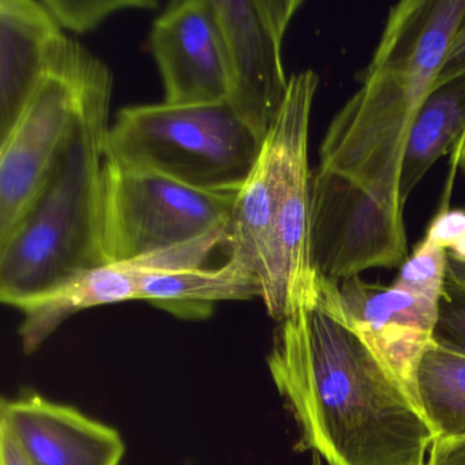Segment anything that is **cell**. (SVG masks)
Here are the masks:
<instances>
[{
	"instance_id": "2e32d148",
	"label": "cell",
	"mask_w": 465,
	"mask_h": 465,
	"mask_svg": "<svg viewBox=\"0 0 465 465\" xmlns=\"http://www.w3.org/2000/svg\"><path fill=\"white\" fill-rule=\"evenodd\" d=\"M280 171L282 141L272 124L252 173L236 194L225 246L231 260L252 269L260 280L271 243Z\"/></svg>"
},
{
	"instance_id": "3957f363",
	"label": "cell",
	"mask_w": 465,
	"mask_h": 465,
	"mask_svg": "<svg viewBox=\"0 0 465 465\" xmlns=\"http://www.w3.org/2000/svg\"><path fill=\"white\" fill-rule=\"evenodd\" d=\"M111 88L89 105L42 192L0 241V299L23 309L84 272L105 265L103 175Z\"/></svg>"
},
{
	"instance_id": "52a82bcc",
	"label": "cell",
	"mask_w": 465,
	"mask_h": 465,
	"mask_svg": "<svg viewBox=\"0 0 465 465\" xmlns=\"http://www.w3.org/2000/svg\"><path fill=\"white\" fill-rule=\"evenodd\" d=\"M320 77L314 70L290 77L287 97L273 122L282 141V171L271 243L261 282L268 314L279 322L302 293L314 287L312 262V175L309 135Z\"/></svg>"
},
{
	"instance_id": "7c38bea8",
	"label": "cell",
	"mask_w": 465,
	"mask_h": 465,
	"mask_svg": "<svg viewBox=\"0 0 465 465\" xmlns=\"http://www.w3.org/2000/svg\"><path fill=\"white\" fill-rule=\"evenodd\" d=\"M0 426L31 465H121L126 450L113 427L37 394L2 400Z\"/></svg>"
},
{
	"instance_id": "9a60e30c",
	"label": "cell",
	"mask_w": 465,
	"mask_h": 465,
	"mask_svg": "<svg viewBox=\"0 0 465 465\" xmlns=\"http://www.w3.org/2000/svg\"><path fill=\"white\" fill-rule=\"evenodd\" d=\"M263 296L260 277L243 263L228 258L220 268L149 271L140 299L183 320H203L219 302L250 301Z\"/></svg>"
},
{
	"instance_id": "7402d4cb",
	"label": "cell",
	"mask_w": 465,
	"mask_h": 465,
	"mask_svg": "<svg viewBox=\"0 0 465 465\" xmlns=\"http://www.w3.org/2000/svg\"><path fill=\"white\" fill-rule=\"evenodd\" d=\"M465 74V18L460 24L449 45L448 53L440 66V74L435 81L434 88L449 83L459 75ZM432 88V89H434Z\"/></svg>"
},
{
	"instance_id": "8fae6325",
	"label": "cell",
	"mask_w": 465,
	"mask_h": 465,
	"mask_svg": "<svg viewBox=\"0 0 465 465\" xmlns=\"http://www.w3.org/2000/svg\"><path fill=\"white\" fill-rule=\"evenodd\" d=\"M151 48L173 105L225 102L227 45L213 0H175L154 21Z\"/></svg>"
},
{
	"instance_id": "5bb4252c",
	"label": "cell",
	"mask_w": 465,
	"mask_h": 465,
	"mask_svg": "<svg viewBox=\"0 0 465 465\" xmlns=\"http://www.w3.org/2000/svg\"><path fill=\"white\" fill-rule=\"evenodd\" d=\"M152 265L148 258L105 263L78 274L62 287L21 310V342L26 353L39 350L73 315L107 304L138 301L143 277Z\"/></svg>"
},
{
	"instance_id": "30bf717a",
	"label": "cell",
	"mask_w": 465,
	"mask_h": 465,
	"mask_svg": "<svg viewBox=\"0 0 465 465\" xmlns=\"http://www.w3.org/2000/svg\"><path fill=\"white\" fill-rule=\"evenodd\" d=\"M318 288L329 307L420 405L416 375L432 344L440 301L394 282L386 287L361 276L339 282L318 276Z\"/></svg>"
},
{
	"instance_id": "ba28073f",
	"label": "cell",
	"mask_w": 465,
	"mask_h": 465,
	"mask_svg": "<svg viewBox=\"0 0 465 465\" xmlns=\"http://www.w3.org/2000/svg\"><path fill=\"white\" fill-rule=\"evenodd\" d=\"M310 250L315 273L331 282L375 268L396 269L410 257L404 216L352 182L315 168Z\"/></svg>"
},
{
	"instance_id": "5b68a950",
	"label": "cell",
	"mask_w": 465,
	"mask_h": 465,
	"mask_svg": "<svg viewBox=\"0 0 465 465\" xmlns=\"http://www.w3.org/2000/svg\"><path fill=\"white\" fill-rule=\"evenodd\" d=\"M110 70L69 36L25 110L0 140V241L25 216Z\"/></svg>"
},
{
	"instance_id": "ac0fdd59",
	"label": "cell",
	"mask_w": 465,
	"mask_h": 465,
	"mask_svg": "<svg viewBox=\"0 0 465 465\" xmlns=\"http://www.w3.org/2000/svg\"><path fill=\"white\" fill-rule=\"evenodd\" d=\"M416 389L438 440L465 438V356L430 345L419 364Z\"/></svg>"
},
{
	"instance_id": "277c9868",
	"label": "cell",
	"mask_w": 465,
	"mask_h": 465,
	"mask_svg": "<svg viewBox=\"0 0 465 465\" xmlns=\"http://www.w3.org/2000/svg\"><path fill=\"white\" fill-rule=\"evenodd\" d=\"M263 141L225 102L133 105L108 130V162L151 171L193 189L238 193Z\"/></svg>"
},
{
	"instance_id": "d4e9b609",
	"label": "cell",
	"mask_w": 465,
	"mask_h": 465,
	"mask_svg": "<svg viewBox=\"0 0 465 465\" xmlns=\"http://www.w3.org/2000/svg\"><path fill=\"white\" fill-rule=\"evenodd\" d=\"M457 160V167H459L460 173H462L465 179V134L464 137L460 140V143L454 146L453 151L450 152Z\"/></svg>"
},
{
	"instance_id": "ffe728a7",
	"label": "cell",
	"mask_w": 465,
	"mask_h": 465,
	"mask_svg": "<svg viewBox=\"0 0 465 465\" xmlns=\"http://www.w3.org/2000/svg\"><path fill=\"white\" fill-rule=\"evenodd\" d=\"M448 279V252L429 239L416 244L400 266L394 282L421 295L440 301Z\"/></svg>"
},
{
	"instance_id": "484cf974",
	"label": "cell",
	"mask_w": 465,
	"mask_h": 465,
	"mask_svg": "<svg viewBox=\"0 0 465 465\" xmlns=\"http://www.w3.org/2000/svg\"><path fill=\"white\" fill-rule=\"evenodd\" d=\"M448 255L457 262L465 263V235L449 249Z\"/></svg>"
},
{
	"instance_id": "7a4b0ae2",
	"label": "cell",
	"mask_w": 465,
	"mask_h": 465,
	"mask_svg": "<svg viewBox=\"0 0 465 465\" xmlns=\"http://www.w3.org/2000/svg\"><path fill=\"white\" fill-rule=\"evenodd\" d=\"M465 0H402L389 9L361 88L333 116L318 168L336 173L396 213L402 160L421 105L434 88Z\"/></svg>"
},
{
	"instance_id": "d6986e66",
	"label": "cell",
	"mask_w": 465,
	"mask_h": 465,
	"mask_svg": "<svg viewBox=\"0 0 465 465\" xmlns=\"http://www.w3.org/2000/svg\"><path fill=\"white\" fill-rule=\"evenodd\" d=\"M62 29L84 35L124 10H153L154 0H43Z\"/></svg>"
},
{
	"instance_id": "603a6c76",
	"label": "cell",
	"mask_w": 465,
	"mask_h": 465,
	"mask_svg": "<svg viewBox=\"0 0 465 465\" xmlns=\"http://www.w3.org/2000/svg\"><path fill=\"white\" fill-rule=\"evenodd\" d=\"M426 465H465V438L435 440Z\"/></svg>"
},
{
	"instance_id": "8992f818",
	"label": "cell",
	"mask_w": 465,
	"mask_h": 465,
	"mask_svg": "<svg viewBox=\"0 0 465 465\" xmlns=\"http://www.w3.org/2000/svg\"><path fill=\"white\" fill-rule=\"evenodd\" d=\"M236 194L193 189L151 171L115 164L105 157V261L137 260L227 231Z\"/></svg>"
},
{
	"instance_id": "cb8c5ba5",
	"label": "cell",
	"mask_w": 465,
	"mask_h": 465,
	"mask_svg": "<svg viewBox=\"0 0 465 465\" xmlns=\"http://www.w3.org/2000/svg\"><path fill=\"white\" fill-rule=\"evenodd\" d=\"M0 465H31L4 426H0Z\"/></svg>"
},
{
	"instance_id": "9c48e42d",
	"label": "cell",
	"mask_w": 465,
	"mask_h": 465,
	"mask_svg": "<svg viewBox=\"0 0 465 465\" xmlns=\"http://www.w3.org/2000/svg\"><path fill=\"white\" fill-rule=\"evenodd\" d=\"M227 45V102L265 140L290 86L282 43L303 0H213Z\"/></svg>"
},
{
	"instance_id": "44dd1931",
	"label": "cell",
	"mask_w": 465,
	"mask_h": 465,
	"mask_svg": "<svg viewBox=\"0 0 465 465\" xmlns=\"http://www.w3.org/2000/svg\"><path fill=\"white\" fill-rule=\"evenodd\" d=\"M432 344L465 356V288L446 279Z\"/></svg>"
},
{
	"instance_id": "4fadbf2b",
	"label": "cell",
	"mask_w": 465,
	"mask_h": 465,
	"mask_svg": "<svg viewBox=\"0 0 465 465\" xmlns=\"http://www.w3.org/2000/svg\"><path fill=\"white\" fill-rule=\"evenodd\" d=\"M66 37L43 0H0V140L25 110Z\"/></svg>"
},
{
	"instance_id": "4316f807",
	"label": "cell",
	"mask_w": 465,
	"mask_h": 465,
	"mask_svg": "<svg viewBox=\"0 0 465 465\" xmlns=\"http://www.w3.org/2000/svg\"><path fill=\"white\" fill-rule=\"evenodd\" d=\"M312 465H326L318 454H312Z\"/></svg>"
},
{
	"instance_id": "6da1fadb",
	"label": "cell",
	"mask_w": 465,
	"mask_h": 465,
	"mask_svg": "<svg viewBox=\"0 0 465 465\" xmlns=\"http://www.w3.org/2000/svg\"><path fill=\"white\" fill-rule=\"evenodd\" d=\"M268 369L301 431L298 450L326 465H426L437 432L318 279L279 321Z\"/></svg>"
},
{
	"instance_id": "e0dca14e",
	"label": "cell",
	"mask_w": 465,
	"mask_h": 465,
	"mask_svg": "<svg viewBox=\"0 0 465 465\" xmlns=\"http://www.w3.org/2000/svg\"><path fill=\"white\" fill-rule=\"evenodd\" d=\"M465 134V74L432 89L408 137L400 179L402 203Z\"/></svg>"
}]
</instances>
